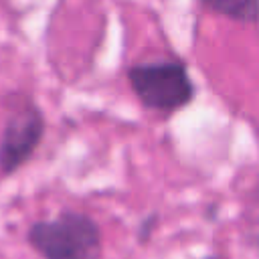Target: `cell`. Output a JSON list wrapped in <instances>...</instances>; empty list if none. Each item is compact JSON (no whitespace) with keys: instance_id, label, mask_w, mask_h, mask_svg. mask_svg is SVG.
Masks as SVG:
<instances>
[{"instance_id":"1","label":"cell","mask_w":259,"mask_h":259,"mask_svg":"<svg viewBox=\"0 0 259 259\" xmlns=\"http://www.w3.org/2000/svg\"><path fill=\"white\" fill-rule=\"evenodd\" d=\"M125 81L136 101L164 119L180 113L196 99V83L188 63L174 55L134 61L125 69Z\"/></svg>"},{"instance_id":"2","label":"cell","mask_w":259,"mask_h":259,"mask_svg":"<svg viewBox=\"0 0 259 259\" xmlns=\"http://www.w3.org/2000/svg\"><path fill=\"white\" fill-rule=\"evenodd\" d=\"M26 245L40 259H101L103 231L99 221L79 208H61L55 217L26 227Z\"/></svg>"},{"instance_id":"3","label":"cell","mask_w":259,"mask_h":259,"mask_svg":"<svg viewBox=\"0 0 259 259\" xmlns=\"http://www.w3.org/2000/svg\"><path fill=\"white\" fill-rule=\"evenodd\" d=\"M47 136V113L34 95L12 91L0 127V178L20 172L38 152Z\"/></svg>"},{"instance_id":"4","label":"cell","mask_w":259,"mask_h":259,"mask_svg":"<svg viewBox=\"0 0 259 259\" xmlns=\"http://www.w3.org/2000/svg\"><path fill=\"white\" fill-rule=\"evenodd\" d=\"M198 4L233 22L259 24V0H198Z\"/></svg>"},{"instance_id":"5","label":"cell","mask_w":259,"mask_h":259,"mask_svg":"<svg viewBox=\"0 0 259 259\" xmlns=\"http://www.w3.org/2000/svg\"><path fill=\"white\" fill-rule=\"evenodd\" d=\"M243 237L247 245L259 249V176L251 184L243 202Z\"/></svg>"},{"instance_id":"6","label":"cell","mask_w":259,"mask_h":259,"mask_svg":"<svg viewBox=\"0 0 259 259\" xmlns=\"http://www.w3.org/2000/svg\"><path fill=\"white\" fill-rule=\"evenodd\" d=\"M158 223H160V214H158L156 210L148 212V214L138 223V227H136V239H138L140 245H148V243H150L152 235H154L156 229H158Z\"/></svg>"},{"instance_id":"7","label":"cell","mask_w":259,"mask_h":259,"mask_svg":"<svg viewBox=\"0 0 259 259\" xmlns=\"http://www.w3.org/2000/svg\"><path fill=\"white\" fill-rule=\"evenodd\" d=\"M206 259H217V257H206Z\"/></svg>"}]
</instances>
